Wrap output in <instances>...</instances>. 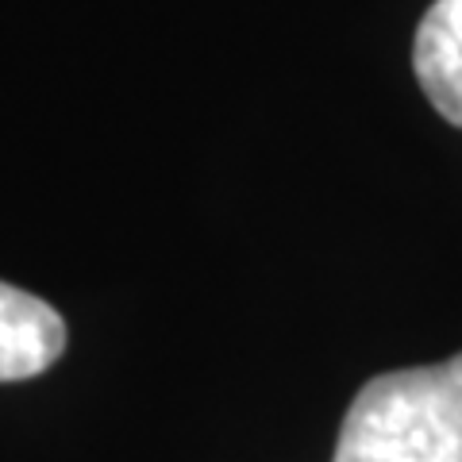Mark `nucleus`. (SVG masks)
Masks as SVG:
<instances>
[{
    "instance_id": "nucleus-1",
    "label": "nucleus",
    "mask_w": 462,
    "mask_h": 462,
    "mask_svg": "<svg viewBox=\"0 0 462 462\" xmlns=\"http://www.w3.org/2000/svg\"><path fill=\"white\" fill-rule=\"evenodd\" d=\"M336 462H462V355L366 382L343 416Z\"/></svg>"
},
{
    "instance_id": "nucleus-2",
    "label": "nucleus",
    "mask_w": 462,
    "mask_h": 462,
    "mask_svg": "<svg viewBox=\"0 0 462 462\" xmlns=\"http://www.w3.org/2000/svg\"><path fill=\"white\" fill-rule=\"evenodd\" d=\"M66 351V320L47 300L0 282V382L51 370Z\"/></svg>"
},
{
    "instance_id": "nucleus-3",
    "label": "nucleus",
    "mask_w": 462,
    "mask_h": 462,
    "mask_svg": "<svg viewBox=\"0 0 462 462\" xmlns=\"http://www.w3.org/2000/svg\"><path fill=\"white\" fill-rule=\"evenodd\" d=\"M412 69L443 120L462 127V0H436L412 42Z\"/></svg>"
}]
</instances>
